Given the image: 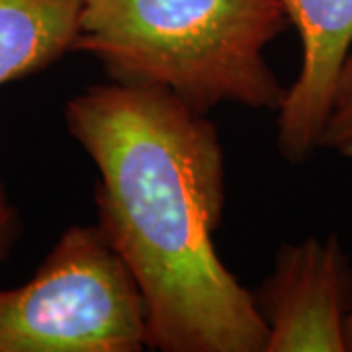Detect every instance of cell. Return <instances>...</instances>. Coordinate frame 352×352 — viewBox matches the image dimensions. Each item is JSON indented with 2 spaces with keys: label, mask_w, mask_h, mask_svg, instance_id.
Returning <instances> with one entry per match:
<instances>
[{
  "label": "cell",
  "mask_w": 352,
  "mask_h": 352,
  "mask_svg": "<svg viewBox=\"0 0 352 352\" xmlns=\"http://www.w3.org/2000/svg\"><path fill=\"white\" fill-rule=\"evenodd\" d=\"M344 337H346V352H352V311L344 325Z\"/></svg>",
  "instance_id": "9"
},
{
  "label": "cell",
  "mask_w": 352,
  "mask_h": 352,
  "mask_svg": "<svg viewBox=\"0 0 352 352\" xmlns=\"http://www.w3.org/2000/svg\"><path fill=\"white\" fill-rule=\"evenodd\" d=\"M319 147L331 149L352 161V47L344 57L333 88V98L319 138Z\"/></svg>",
  "instance_id": "7"
},
{
  "label": "cell",
  "mask_w": 352,
  "mask_h": 352,
  "mask_svg": "<svg viewBox=\"0 0 352 352\" xmlns=\"http://www.w3.org/2000/svg\"><path fill=\"white\" fill-rule=\"evenodd\" d=\"M85 0H0V87L73 53Z\"/></svg>",
  "instance_id": "6"
},
{
  "label": "cell",
  "mask_w": 352,
  "mask_h": 352,
  "mask_svg": "<svg viewBox=\"0 0 352 352\" xmlns=\"http://www.w3.org/2000/svg\"><path fill=\"white\" fill-rule=\"evenodd\" d=\"M20 233H22L20 214L8 196L4 182L0 180V261H4L10 254Z\"/></svg>",
  "instance_id": "8"
},
{
  "label": "cell",
  "mask_w": 352,
  "mask_h": 352,
  "mask_svg": "<svg viewBox=\"0 0 352 352\" xmlns=\"http://www.w3.org/2000/svg\"><path fill=\"white\" fill-rule=\"evenodd\" d=\"M252 298L268 329L266 352H346L352 268L337 235L280 247Z\"/></svg>",
  "instance_id": "4"
},
{
  "label": "cell",
  "mask_w": 352,
  "mask_h": 352,
  "mask_svg": "<svg viewBox=\"0 0 352 352\" xmlns=\"http://www.w3.org/2000/svg\"><path fill=\"white\" fill-rule=\"evenodd\" d=\"M65 124L98 170L96 226L138 282L147 349L266 352L254 298L215 249L226 155L214 122L110 80L67 102Z\"/></svg>",
  "instance_id": "1"
},
{
  "label": "cell",
  "mask_w": 352,
  "mask_h": 352,
  "mask_svg": "<svg viewBox=\"0 0 352 352\" xmlns=\"http://www.w3.org/2000/svg\"><path fill=\"white\" fill-rule=\"evenodd\" d=\"M145 302L98 226H73L18 288L0 289V352H139Z\"/></svg>",
  "instance_id": "3"
},
{
  "label": "cell",
  "mask_w": 352,
  "mask_h": 352,
  "mask_svg": "<svg viewBox=\"0 0 352 352\" xmlns=\"http://www.w3.org/2000/svg\"><path fill=\"white\" fill-rule=\"evenodd\" d=\"M302 41V69L278 110L276 145L289 163L319 149L333 88L352 47V0H282Z\"/></svg>",
  "instance_id": "5"
},
{
  "label": "cell",
  "mask_w": 352,
  "mask_h": 352,
  "mask_svg": "<svg viewBox=\"0 0 352 352\" xmlns=\"http://www.w3.org/2000/svg\"><path fill=\"white\" fill-rule=\"evenodd\" d=\"M282 0H85L73 53L106 76L159 88L194 113L219 104L278 112L286 90L264 50L284 34Z\"/></svg>",
  "instance_id": "2"
}]
</instances>
